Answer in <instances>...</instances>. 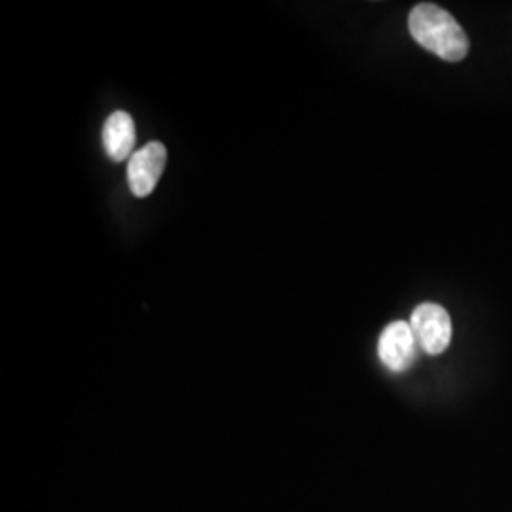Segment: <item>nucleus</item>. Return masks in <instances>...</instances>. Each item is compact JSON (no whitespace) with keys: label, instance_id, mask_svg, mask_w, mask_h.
I'll list each match as a JSON object with an SVG mask.
<instances>
[{"label":"nucleus","instance_id":"nucleus-4","mask_svg":"<svg viewBox=\"0 0 512 512\" xmlns=\"http://www.w3.org/2000/svg\"><path fill=\"white\" fill-rule=\"evenodd\" d=\"M418 355V340L412 327L395 321L385 327L378 342V357L391 372H404L414 365Z\"/></svg>","mask_w":512,"mask_h":512},{"label":"nucleus","instance_id":"nucleus-2","mask_svg":"<svg viewBox=\"0 0 512 512\" xmlns=\"http://www.w3.org/2000/svg\"><path fill=\"white\" fill-rule=\"evenodd\" d=\"M410 327L416 334L418 346L429 355H440L452 342L450 313L435 302H423L414 313Z\"/></svg>","mask_w":512,"mask_h":512},{"label":"nucleus","instance_id":"nucleus-1","mask_svg":"<svg viewBox=\"0 0 512 512\" xmlns=\"http://www.w3.org/2000/svg\"><path fill=\"white\" fill-rule=\"evenodd\" d=\"M412 38L427 52L456 63L469 54V38L458 19L433 2L416 4L408 16Z\"/></svg>","mask_w":512,"mask_h":512},{"label":"nucleus","instance_id":"nucleus-5","mask_svg":"<svg viewBox=\"0 0 512 512\" xmlns=\"http://www.w3.org/2000/svg\"><path fill=\"white\" fill-rule=\"evenodd\" d=\"M135 122L124 110L112 112L105 126H103V145L109 154L110 160L124 162L131 158L135 152Z\"/></svg>","mask_w":512,"mask_h":512},{"label":"nucleus","instance_id":"nucleus-3","mask_svg":"<svg viewBox=\"0 0 512 512\" xmlns=\"http://www.w3.org/2000/svg\"><path fill=\"white\" fill-rule=\"evenodd\" d=\"M167 164V150L162 143H148L139 148L128 164L129 190L137 198H147L156 188Z\"/></svg>","mask_w":512,"mask_h":512}]
</instances>
